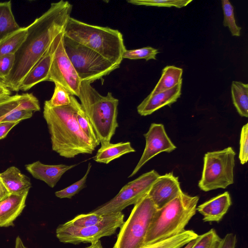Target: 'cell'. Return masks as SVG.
Segmentation results:
<instances>
[{
    "label": "cell",
    "mask_w": 248,
    "mask_h": 248,
    "mask_svg": "<svg viewBox=\"0 0 248 248\" xmlns=\"http://www.w3.org/2000/svg\"><path fill=\"white\" fill-rule=\"evenodd\" d=\"M63 45L80 80L91 83L119 67L101 55L64 35Z\"/></svg>",
    "instance_id": "obj_6"
},
{
    "label": "cell",
    "mask_w": 248,
    "mask_h": 248,
    "mask_svg": "<svg viewBox=\"0 0 248 248\" xmlns=\"http://www.w3.org/2000/svg\"><path fill=\"white\" fill-rule=\"evenodd\" d=\"M232 203L230 193L226 191L200 204L196 211L203 216V221L219 222Z\"/></svg>",
    "instance_id": "obj_17"
},
{
    "label": "cell",
    "mask_w": 248,
    "mask_h": 248,
    "mask_svg": "<svg viewBox=\"0 0 248 248\" xmlns=\"http://www.w3.org/2000/svg\"><path fill=\"white\" fill-rule=\"evenodd\" d=\"M46 102L53 107L67 106L71 103L70 94L62 86L55 83L53 94Z\"/></svg>",
    "instance_id": "obj_34"
},
{
    "label": "cell",
    "mask_w": 248,
    "mask_h": 248,
    "mask_svg": "<svg viewBox=\"0 0 248 248\" xmlns=\"http://www.w3.org/2000/svg\"><path fill=\"white\" fill-rule=\"evenodd\" d=\"M15 59L14 54L0 57V80L10 74L14 65Z\"/></svg>",
    "instance_id": "obj_36"
},
{
    "label": "cell",
    "mask_w": 248,
    "mask_h": 248,
    "mask_svg": "<svg viewBox=\"0 0 248 248\" xmlns=\"http://www.w3.org/2000/svg\"><path fill=\"white\" fill-rule=\"evenodd\" d=\"M192 0H129L127 2L136 5L154 6L158 7H175L181 8L188 5Z\"/></svg>",
    "instance_id": "obj_29"
},
{
    "label": "cell",
    "mask_w": 248,
    "mask_h": 248,
    "mask_svg": "<svg viewBox=\"0 0 248 248\" xmlns=\"http://www.w3.org/2000/svg\"><path fill=\"white\" fill-rule=\"evenodd\" d=\"M182 81L174 87L153 95H148L137 107L141 116H147L165 106L175 102L181 94Z\"/></svg>",
    "instance_id": "obj_14"
},
{
    "label": "cell",
    "mask_w": 248,
    "mask_h": 248,
    "mask_svg": "<svg viewBox=\"0 0 248 248\" xmlns=\"http://www.w3.org/2000/svg\"><path fill=\"white\" fill-rule=\"evenodd\" d=\"M6 116H2L0 117V122H2V121L5 118Z\"/></svg>",
    "instance_id": "obj_44"
},
{
    "label": "cell",
    "mask_w": 248,
    "mask_h": 248,
    "mask_svg": "<svg viewBox=\"0 0 248 248\" xmlns=\"http://www.w3.org/2000/svg\"><path fill=\"white\" fill-rule=\"evenodd\" d=\"M104 217V215L90 212L86 214L79 215L66 222L76 228H84L100 222Z\"/></svg>",
    "instance_id": "obj_33"
},
{
    "label": "cell",
    "mask_w": 248,
    "mask_h": 248,
    "mask_svg": "<svg viewBox=\"0 0 248 248\" xmlns=\"http://www.w3.org/2000/svg\"><path fill=\"white\" fill-rule=\"evenodd\" d=\"M77 165H46L37 161L25 165L26 170L33 177L43 181L50 187H54L62 175Z\"/></svg>",
    "instance_id": "obj_16"
},
{
    "label": "cell",
    "mask_w": 248,
    "mask_h": 248,
    "mask_svg": "<svg viewBox=\"0 0 248 248\" xmlns=\"http://www.w3.org/2000/svg\"><path fill=\"white\" fill-rule=\"evenodd\" d=\"M70 100L71 103L75 110L76 119L80 128L95 146H98L100 143L99 139L80 103L72 95H70Z\"/></svg>",
    "instance_id": "obj_26"
},
{
    "label": "cell",
    "mask_w": 248,
    "mask_h": 248,
    "mask_svg": "<svg viewBox=\"0 0 248 248\" xmlns=\"http://www.w3.org/2000/svg\"><path fill=\"white\" fill-rule=\"evenodd\" d=\"M239 159L241 164L247 163L248 160V124L242 127L240 138Z\"/></svg>",
    "instance_id": "obj_35"
},
{
    "label": "cell",
    "mask_w": 248,
    "mask_h": 248,
    "mask_svg": "<svg viewBox=\"0 0 248 248\" xmlns=\"http://www.w3.org/2000/svg\"><path fill=\"white\" fill-rule=\"evenodd\" d=\"M73 5L61 0L51 4L49 9L27 27L26 38L15 54L14 66L2 82L11 91L19 87L28 72L50 47L55 38L64 31Z\"/></svg>",
    "instance_id": "obj_1"
},
{
    "label": "cell",
    "mask_w": 248,
    "mask_h": 248,
    "mask_svg": "<svg viewBox=\"0 0 248 248\" xmlns=\"http://www.w3.org/2000/svg\"><path fill=\"white\" fill-rule=\"evenodd\" d=\"M43 116L50 135L52 149L60 156L71 158L79 154H92L96 148L80 128L70 104L53 107L45 101Z\"/></svg>",
    "instance_id": "obj_2"
},
{
    "label": "cell",
    "mask_w": 248,
    "mask_h": 248,
    "mask_svg": "<svg viewBox=\"0 0 248 248\" xmlns=\"http://www.w3.org/2000/svg\"><path fill=\"white\" fill-rule=\"evenodd\" d=\"M231 94L233 104L239 114L248 117V84L240 81H232Z\"/></svg>",
    "instance_id": "obj_24"
},
{
    "label": "cell",
    "mask_w": 248,
    "mask_h": 248,
    "mask_svg": "<svg viewBox=\"0 0 248 248\" xmlns=\"http://www.w3.org/2000/svg\"><path fill=\"white\" fill-rule=\"evenodd\" d=\"M183 69L174 66H167L163 68L157 83L149 94L153 95L168 90L182 81Z\"/></svg>",
    "instance_id": "obj_22"
},
{
    "label": "cell",
    "mask_w": 248,
    "mask_h": 248,
    "mask_svg": "<svg viewBox=\"0 0 248 248\" xmlns=\"http://www.w3.org/2000/svg\"><path fill=\"white\" fill-rule=\"evenodd\" d=\"M158 52L157 49L147 46L135 49L126 50L123 54L122 58L130 60L145 59L146 61L156 60V56Z\"/></svg>",
    "instance_id": "obj_32"
},
{
    "label": "cell",
    "mask_w": 248,
    "mask_h": 248,
    "mask_svg": "<svg viewBox=\"0 0 248 248\" xmlns=\"http://www.w3.org/2000/svg\"><path fill=\"white\" fill-rule=\"evenodd\" d=\"M236 236L233 233H228L221 239L218 248H235Z\"/></svg>",
    "instance_id": "obj_37"
},
{
    "label": "cell",
    "mask_w": 248,
    "mask_h": 248,
    "mask_svg": "<svg viewBox=\"0 0 248 248\" xmlns=\"http://www.w3.org/2000/svg\"><path fill=\"white\" fill-rule=\"evenodd\" d=\"M235 155L231 147L206 153L202 177L198 183L200 189L207 192L225 189L233 184Z\"/></svg>",
    "instance_id": "obj_8"
},
{
    "label": "cell",
    "mask_w": 248,
    "mask_h": 248,
    "mask_svg": "<svg viewBox=\"0 0 248 248\" xmlns=\"http://www.w3.org/2000/svg\"><path fill=\"white\" fill-rule=\"evenodd\" d=\"M27 27L8 34L0 41V57L15 55L24 41L27 36Z\"/></svg>",
    "instance_id": "obj_23"
},
{
    "label": "cell",
    "mask_w": 248,
    "mask_h": 248,
    "mask_svg": "<svg viewBox=\"0 0 248 248\" xmlns=\"http://www.w3.org/2000/svg\"><path fill=\"white\" fill-rule=\"evenodd\" d=\"M9 194L0 177V202L7 197Z\"/></svg>",
    "instance_id": "obj_40"
},
{
    "label": "cell",
    "mask_w": 248,
    "mask_h": 248,
    "mask_svg": "<svg viewBox=\"0 0 248 248\" xmlns=\"http://www.w3.org/2000/svg\"><path fill=\"white\" fill-rule=\"evenodd\" d=\"M157 208L147 194L137 202L124 222L113 248H141Z\"/></svg>",
    "instance_id": "obj_7"
},
{
    "label": "cell",
    "mask_w": 248,
    "mask_h": 248,
    "mask_svg": "<svg viewBox=\"0 0 248 248\" xmlns=\"http://www.w3.org/2000/svg\"><path fill=\"white\" fill-rule=\"evenodd\" d=\"M55 39L45 55L25 77L19 87V91H28L37 84L48 80Z\"/></svg>",
    "instance_id": "obj_18"
},
{
    "label": "cell",
    "mask_w": 248,
    "mask_h": 248,
    "mask_svg": "<svg viewBox=\"0 0 248 248\" xmlns=\"http://www.w3.org/2000/svg\"><path fill=\"white\" fill-rule=\"evenodd\" d=\"M135 150L129 141L120 142L101 147L97 151L94 160L97 162L108 164L114 159L130 153L135 152Z\"/></svg>",
    "instance_id": "obj_21"
},
{
    "label": "cell",
    "mask_w": 248,
    "mask_h": 248,
    "mask_svg": "<svg viewBox=\"0 0 248 248\" xmlns=\"http://www.w3.org/2000/svg\"><path fill=\"white\" fill-rule=\"evenodd\" d=\"M196 240L197 238L196 239L191 241L186 245V246L184 248H191L192 246L194 245V244L196 243Z\"/></svg>",
    "instance_id": "obj_43"
},
{
    "label": "cell",
    "mask_w": 248,
    "mask_h": 248,
    "mask_svg": "<svg viewBox=\"0 0 248 248\" xmlns=\"http://www.w3.org/2000/svg\"><path fill=\"white\" fill-rule=\"evenodd\" d=\"M29 190L10 194L0 202V227L13 226L14 221L21 214L26 206Z\"/></svg>",
    "instance_id": "obj_15"
},
{
    "label": "cell",
    "mask_w": 248,
    "mask_h": 248,
    "mask_svg": "<svg viewBox=\"0 0 248 248\" xmlns=\"http://www.w3.org/2000/svg\"><path fill=\"white\" fill-rule=\"evenodd\" d=\"M198 236V234L193 230H186L179 234L141 248H181Z\"/></svg>",
    "instance_id": "obj_27"
},
{
    "label": "cell",
    "mask_w": 248,
    "mask_h": 248,
    "mask_svg": "<svg viewBox=\"0 0 248 248\" xmlns=\"http://www.w3.org/2000/svg\"><path fill=\"white\" fill-rule=\"evenodd\" d=\"M182 191L178 177L171 172L159 175L153 184L147 195L157 208L159 209Z\"/></svg>",
    "instance_id": "obj_13"
},
{
    "label": "cell",
    "mask_w": 248,
    "mask_h": 248,
    "mask_svg": "<svg viewBox=\"0 0 248 248\" xmlns=\"http://www.w3.org/2000/svg\"><path fill=\"white\" fill-rule=\"evenodd\" d=\"M64 31L55 39L48 80L62 86L70 95L78 96L81 81L67 56L63 45Z\"/></svg>",
    "instance_id": "obj_11"
},
{
    "label": "cell",
    "mask_w": 248,
    "mask_h": 248,
    "mask_svg": "<svg viewBox=\"0 0 248 248\" xmlns=\"http://www.w3.org/2000/svg\"><path fill=\"white\" fill-rule=\"evenodd\" d=\"M20 122H0V140L5 138L9 131Z\"/></svg>",
    "instance_id": "obj_38"
},
{
    "label": "cell",
    "mask_w": 248,
    "mask_h": 248,
    "mask_svg": "<svg viewBox=\"0 0 248 248\" xmlns=\"http://www.w3.org/2000/svg\"><path fill=\"white\" fill-rule=\"evenodd\" d=\"M199 200L182 191L162 207L157 209L148 230L143 247L179 234L195 215Z\"/></svg>",
    "instance_id": "obj_3"
},
{
    "label": "cell",
    "mask_w": 248,
    "mask_h": 248,
    "mask_svg": "<svg viewBox=\"0 0 248 248\" xmlns=\"http://www.w3.org/2000/svg\"><path fill=\"white\" fill-rule=\"evenodd\" d=\"M221 238L214 229L198 235L197 240L191 248H218Z\"/></svg>",
    "instance_id": "obj_30"
},
{
    "label": "cell",
    "mask_w": 248,
    "mask_h": 248,
    "mask_svg": "<svg viewBox=\"0 0 248 248\" xmlns=\"http://www.w3.org/2000/svg\"><path fill=\"white\" fill-rule=\"evenodd\" d=\"M20 28L12 12L11 1L0 2V41Z\"/></svg>",
    "instance_id": "obj_25"
},
{
    "label": "cell",
    "mask_w": 248,
    "mask_h": 248,
    "mask_svg": "<svg viewBox=\"0 0 248 248\" xmlns=\"http://www.w3.org/2000/svg\"><path fill=\"white\" fill-rule=\"evenodd\" d=\"M159 175L154 170L142 174L124 185L113 198L90 213L106 215L122 212L146 195Z\"/></svg>",
    "instance_id": "obj_10"
},
{
    "label": "cell",
    "mask_w": 248,
    "mask_h": 248,
    "mask_svg": "<svg viewBox=\"0 0 248 248\" xmlns=\"http://www.w3.org/2000/svg\"><path fill=\"white\" fill-rule=\"evenodd\" d=\"M0 177L9 194L18 193L31 186L30 179L15 166L0 173Z\"/></svg>",
    "instance_id": "obj_20"
},
{
    "label": "cell",
    "mask_w": 248,
    "mask_h": 248,
    "mask_svg": "<svg viewBox=\"0 0 248 248\" xmlns=\"http://www.w3.org/2000/svg\"><path fill=\"white\" fill-rule=\"evenodd\" d=\"M92 167L91 163H89L87 171L84 175L78 181L64 189L57 191L55 193L56 196L58 198L71 199L72 197L78 193L85 186L88 175Z\"/></svg>",
    "instance_id": "obj_31"
},
{
    "label": "cell",
    "mask_w": 248,
    "mask_h": 248,
    "mask_svg": "<svg viewBox=\"0 0 248 248\" xmlns=\"http://www.w3.org/2000/svg\"><path fill=\"white\" fill-rule=\"evenodd\" d=\"M38 99L32 93L11 95L0 101V117L7 116L20 110H40Z\"/></svg>",
    "instance_id": "obj_19"
},
{
    "label": "cell",
    "mask_w": 248,
    "mask_h": 248,
    "mask_svg": "<svg viewBox=\"0 0 248 248\" xmlns=\"http://www.w3.org/2000/svg\"><path fill=\"white\" fill-rule=\"evenodd\" d=\"M85 248H104L102 246L101 241L100 240L97 242L91 244L90 246Z\"/></svg>",
    "instance_id": "obj_42"
},
{
    "label": "cell",
    "mask_w": 248,
    "mask_h": 248,
    "mask_svg": "<svg viewBox=\"0 0 248 248\" xmlns=\"http://www.w3.org/2000/svg\"><path fill=\"white\" fill-rule=\"evenodd\" d=\"M146 144L143 154L128 177L135 175L151 159L162 152L170 153L176 147L168 137L163 124H151L148 132L143 134Z\"/></svg>",
    "instance_id": "obj_12"
},
{
    "label": "cell",
    "mask_w": 248,
    "mask_h": 248,
    "mask_svg": "<svg viewBox=\"0 0 248 248\" xmlns=\"http://www.w3.org/2000/svg\"><path fill=\"white\" fill-rule=\"evenodd\" d=\"M221 3L224 14L223 26L229 28L232 36H240L241 28L236 25L233 7L228 0H222Z\"/></svg>",
    "instance_id": "obj_28"
},
{
    "label": "cell",
    "mask_w": 248,
    "mask_h": 248,
    "mask_svg": "<svg viewBox=\"0 0 248 248\" xmlns=\"http://www.w3.org/2000/svg\"><path fill=\"white\" fill-rule=\"evenodd\" d=\"M11 90L0 80V101L11 96Z\"/></svg>",
    "instance_id": "obj_39"
},
{
    "label": "cell",
    "mask_w": 248,
    "mask_h": 248,
    "mask_svg": "<svg viewBox=\"0 0 248 248\" xmlns=\"http://www.w3.org/2000/svg\"><path fill=\"white\" fill-rule=\"evenodd\" d=\"M79 98L81 106L89 118L101 147L110 143L118 127L117 122L119 100L111 93L100 94L91 83L81 82Z\"/></svg>",
    "instance_id": "obj_5"
},
{
    "label": "cell",
    "mask_w": 248,
    "mask_h": 248,
    "mask_svg": "<svg viewBox=\"0 0 248 248\" xmlns=\"http://www.w3.org/2000/svg\"><path fill=\"white\" fill-rule=\"evenodd\" d=\"M15 248H27L24 244L22 240L19 236H17L16 239Z\"/></svg>",
    "instance_id": "obj_41"
},
{
    "label": "cell",
    "mask_w": 248,
    "mask_h": 248,
    "mask_svg": "<svg viewBox=\"0 0 248 248\" xmlns=\"http://www.w3.org/2000/svg\"><path fill=\"white\" fill-rule=\"evenodd\" d=\"M64 35L117 65H120L126 50L123 35L118 30L89 24L72 17L67 21Z\"/></svg>",
    "instance_id": "obj_4"
},
{
    "label": "cell",
    "mask_w": 248,
    "mask_h": 248,
    "mask_svg": "<svg viewBox=\"0 0 248 248\" xmlns=\"http://www.w3.org/2000/svg\"><path fill=\"white\" fill-rule=\"evenodd\" d=\"M124 223V215L122 212L104 215L100 222L84 228H76L66 222L57 227L56 236L60 242L64 243L93 244L103 237L114 234Z\"/></svg>",
    "instance_id": "obj_9"
}]
</instances>
